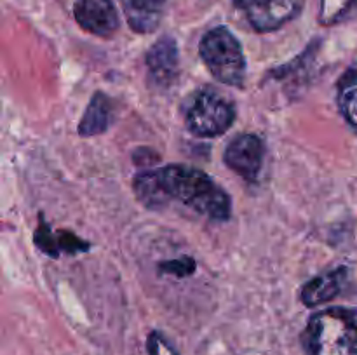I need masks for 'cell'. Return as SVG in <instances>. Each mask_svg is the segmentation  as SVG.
I'll use <instances>...</instances> for the list:
<instances>
[{
	"mask_svg": "<svg viewBox=\"0 0 357 355\" xmlns=\"http://www.w3.org/2000/svg\"><path fill=\"white\" fill-rule=\"evenodd\" d=\"M265 146L260 136L241 134L227 145L223 162L246 181H257L264 166Z\"/></svg>",
	"mask_w": 357,
	"mask_h": 355,
	"instance_id": "obj_6",
	"label": "cell"
},
{
	"mask_svg": "<svg viewBox=\"0 0 357 355\" xmlns=\"http://www.w3.org/2000/svg\"><path fill=\"white\" fill-rule=\"evenodd\" d=\"M185 125L199 138H218L225 134L236 120V110L229 100L204 87L195 90L183 108Z\"/></svg>",
	"mask_w": 357,
	"mask_h": 355,
	"instance_id": "obj_4",
	"label": "cell"
},
{
	"mask_svg": "<svg viewBox=\"0 0 357 355\" xmlns=\"http://www.w3.org/2000/svg\"><path fill=\"white\" fill-rule=\"evenodd\" d=\"M146 68L157 86L167 87L174 82L180 66V52L173 37H160L146 52Z\"/></svg>",
	"mask_w": 357,
	"mask_h": 355,
	"instance_id": "obj_8",
	"label": "cell"
},
{
	"mask_svg": "<svg viewBox=\"0 0 357 355\" xmlns=\"http://www.w3.org/2000/svg\"><path fill=\"white\" fill-rule=\"evenodd\" d=\"M199 54L211 75L230 87H243L246 79V58L243 45L227 26H215L202 35Z\"/></svg>",
	"mask_w": 357,
	"mask_h": 355,
	"instance_id": "obj_3",
	"label": "cell"
},
{
	"mask_svg": "<svg viewBox=\"0 0 357 355\" xmlns=\"http://www.w3.org/2000/svg\"><path fill=\"white\" fill-rule=\"evenodd\" d=\"M136 198L149 209L180 202L213 221H227L232 214L229 194L201 169L180 164L142 171L132 180Z\"/></svg>",
	"mask_w": 357,
	"mask_h": 355,
	"instance_id": "obj_1",
	"label": "cell"
},
{
	"mask_svg": "<svg viewBox=\"0 0 357 355\" xmlns=\"http://www.w3.org/2000/svg\"><path fill=\"white\" fill-rule=\"evenodd\" d=\"M337 103L345 122L357 131V63L338 79Z\"/></svg>",
	"mask_w": 357,
	"mask_h": 355,
	"instance_id": "obj_13",
	"label": "cell"
},
{
	"mask_svg": "<svg viewBox=\"0 0 357 355\" xmlns=\"http://www.w3.org/2000/svg\"><path fill=\"white\" fill-rule=\"evenodd\" d=\"M303 0H234L236 9L258 33H271L298 16Z\"/></svg>",
	"mask_w": 357,
	"mask_h": 355,
	"instance_id": "obj_5",
	"label": "cell"
},
{
	"mask_svg": "<svg viewBox=\"0 0 357 355\" xmlns=\"http://www.w3.org/2000/svg\"><path fill=\"white\" fill-rule=\"evenodd\" d=\"M146 354L149 355H180L176 352V348L167 341V338L164 336L159 331H152L146 338Z\"/></svg>",
	"mask_w": 357,
	"mask_h": 355,
	"instance_id": "obj_15",
	"label": "cell"
},
{
	"mask_svg": "<svg viewBox=\"0 0 357 355\" xmlns=\"http://www.w3.org/2000/svg\"><path fill=\"white\" fill-rule=\"evenodd\" d=\"M73 17L84 31L108 38L119 30V14L112 0H75Z\"/></svg>",
	"mask_w": 357,
	"mask_h": 355,
	"instance_id": "obj_7",
	"label": "cell"
},
{
	"mask_svg": "<svg viewBox=\"0 0 357 355\" xmlns=\"http://www.w3.org/2000/svg\"><path fill=\"white\" fill-rule=\"evenodd\" d=\"M35 244L42 253L51 258H58L61 253H80V251H87V247H89V244L80 240L73 233L58 232V237H54L47 223L42 221V219L38 223L37 232H35Z\"/></svg>",
	"mask_w": 357,
	"mask_h": 355,
	"instance_id": "obj_11",
	"label": "cell"
},
{
	"mask_svg": "<svg viewBox=\"0 0 357 355\" xmlns=\"http://www.w3.org/2000/svg\"><path fill=\"white\" fill-rule=\"evenodd\" d=\"M356 2L357 0H321L319 23L324 26L337 24L347 16Z\"/></svg>",
	"mask_w": 357,
	"mask_h": 355,
	"instance_id": "obj_14",
	"label": "cell"
},
{
	"mask_svg": "<svg viewBox=\"0 0 357 355\" xmlns=\"http://www.w3.org/2000/svg\"><path fill=\"white\" fill-rule=\"evenodd\" d=\"M307 355H357V310L328 306L316 312L302 334Z\"/></svg>",
	"mask_w": 357,
	"mask_h": 355,
	"instance_id": "obj_2",
	"label": "cell"
},
{
	"mask_svg": "<svg viewBox=\"0 0 357 355\" xmlns=\"http://www.w3.org/2000/svg\"><path fill=\"white\" fill-rule=\"evenodd\" d=\"M160 270L169 271L176 277H187L195 271V261L192 258H178V260H171L160 265Z\"/></svg>",
	"mask_w": 357,
	"mask_h": 355,
	"instance_id": "obj_16",
	"label": "cell"
},
{
	"mask_svg": "<svg viewBox=\"0 0 357 355\" xmlns=\"http://www.w3.org/2000/svg\"><path fill=\"white\" fill-rule=\"evenodd\" d=\"M112 101L105 93H94L79 124V134L84 138L103 134L110 125Z\"/></svg>",
	"mask_w": 357,
	"mask_h": 355,
	"instance_id": "obj_12",
	"label": "cell"
},
{
	"mask_svg": "<svg viewBox=\"0 0 357 355\" xmlns=\"http://www.w3.org/2000/svg\"><path fill=\"white\" fill-rule=\"evenodd\" d=\"M167 0H119L129 28L136 33H152L164 16Z\"/></svg>",
	"mask_w": 357,
	"mask_h": 355,
	"instance_id": "obj_10",
	"label": "cell"
},
{
	"mask_svg": "<svg viewBox=\"0 0 357 355\" xmlns=\"http://www.w3.org/2000/svg\"><path fill=\"white\" fill-rule=\"evenodd\" d=\"M347 281V267L331 268V270L310 278V281L302 287L300 299H302L303 305L310 306V308L323 305V303H330L342 294Z\"/></svg>",
	"mask_w": 357,
	"mask_h": 355,
	"instance_id": "obj_9",
	"label": "cell"
}]
</instances>
